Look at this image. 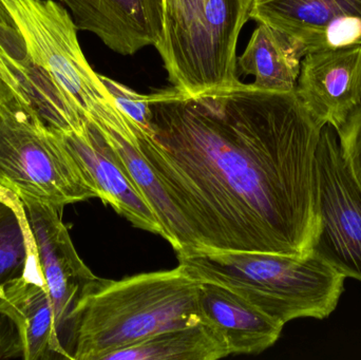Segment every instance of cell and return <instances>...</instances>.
Masks as SVG:
<instances>
[{
  "mask_svg": "<svg viewBox=\"0 0 361 360\" xmlns=\"http://www.w3.org/2000/svg\"><path fill=\"white\" fill-rule=\"evenodd\" d=\"M152 95L140 150L197 249L305 256L318 232L316 150L322 125L296 90L240 82L189 97Z\"/></svg>",
  "mask_w": 361,
  "mask_h": 360,
  "instance_id": "1",
  "label": "cell"
},
{
  "mask_svg": "<svg viewBox=\"0 0 361 360\" xmlns=\"http://www.w3.org/2000/svg\"><path fill=\"white\" fill-rule=\"evenodd\" d=\"M201 283L180 264L122 280L97 277L84 287L70 316L71 360H104L163 332L202 323Z\"/></svg>",
  "mask_w": 361,
  "mask_h": 360,
  "instance_id": "2",
  "label": "cell"
},
{
  "mask_svg": "<svg viewBox=\"0 0 361 360\" xmlns=\"http://www.w3.org/2000/svg\"><path fill=\"white\" fill-rule=\"evenodd\" d=\"M0 17L20 36L37 91L36 111L61 132L116 109L80 48L71 14L53 0H0Z\"/></svg>",
  "mask_w": 361,
  "mask_h": 360,
  "instance_id": "3",
  "label": "cell"
},
{
  "mask_svg": "<svg viewBox=\"0 0 361 360\" xmlns=\"http://www.w3.org/2000/svg\"><path fill=\"white\" fill-rule=\"evenodd\" d=\"M177 255L195 279L233 292L284 325L330 316L345 289V277L314 251L293 256L192 249Z\"/></svg>",
  "mask_w": 361,
  "mask_h": 360,
  "instance_id": "4",
  "label": "cell"
},
{
  "mask_svg": "<svg viewBox=\"0 0 361 360\" xmlns=\"http://www.w3.org/2000/svg\"><path fill=\"white\" fill-rule=\"evenodd\" d=\"M252 0H163V31L154 48L173 88L199 97L233 88L237 44Z\"/></svg>",
  "mask_w": 361,
  "mask_h": 360,
  "instance_id": "5",
  "label": "cell"
},
{
  "mask_svg": "<svg viewBox=\"0 0 361 360\" xmlns=\"http://www.w3.org/2000/svg\"><path fill=\"white\" fill-rule=\"evenodd\" d=\"M0 187L59 209L99 199L59 133L17 101L0 105Z\"/></svg>",
  "mask_w": 361,
  "mask_h": 360,
  "instance_id": "6",
  "label": "cell"
},
{
  "mask_svg": "<svg viewBox=\"0 0 361 360\" xmlns=\"http://www.w3.org/2000/svg\"><path fill=\"white\" fill-rule=\"evenodd\" d=\"M315 167L318 232L312 251L345 278L361 281V190L333 127L322 128Z\"/></svg>",
  "mask_w": 361,
  "mask_h": 360,
  "instance_id": "7",
  "label": "cell"
},
{
  "mask_svg": "<svg viewBox=\"0 0 361 360\" xmlns=\"http://www.w3.org/2000/svg\"><path fill=\"white\" fill-rule=\"evenodd\" d=\"M20 202L52 299L57 335L68 353L72 311L84 287L97 276L78 256L61 220L63 209L29 199H23Z\"/></svg>",
  "mask_w": 361,
  "mask_h": 360,
  "instance_id": "8",
  "label": "cell"
},
{
  "mask_svg": "<svg viewBox=\"0 0 361 360\" xmlns=\"http://www.w3.org/2000/svg\"><path fill=\"white\" fill-rule=\"evenodd\" d=\"M296 93L322 125L338 130L361 105V44L305 55Z\"/></svg>",
  "mask_w": 361,
  "mask_h": 360,
  "instance_id": "9",
  "label": "cell"
},
{
  "mask_svg": "<svg viewBox=\"0 0 361 360\" xmlns=\"http://www.w3.org/2000/svg\"><path fill=\"white\" fill-rule=\"evenodd\" d=\"M59 133L76 162L97 188L99 199L140 230L165 237L149 203L118 166L103 135L86 120L82 128Z\"/></svg>",
  "mask_w": 361,
  "mask_h": 360,
  "instance_id": "10",
  "label": "cell"
},
{
  "mask_svg": "<svg viewBox=\"0 0 361 360\" xmlns=\"http://www.w3.org/2000/svg\"><path fill=\"white\" fill-rule=\"evenodd\" d=\"M78 30L97 35L108 48L133 55L160 42L163 0H61Z\"/></svg>",
  "mask_w": 361,
  "mask_h": 360,
  "instance_id": "11",
  "label": "cell"
},
{
  "mask_svg": "<svg viewBox=\"0 0 361 360\" xmlns=\"http://www.w3.org/2000/svg\"><path fill=\"white\" fill-rule=\"evenodd\" d=\"M200 312L221 336L229 354H259L276 344L284 325L221 285L202 281Z\"/></svg>",
  "mask_w": 361,
  "mask_h": 360,
  "instance_id": "12",
  "label": "cell"
},
{
  "mask_svg": "<svg viewBox=\"0 0 361 360\" xmlns=\"http://www.w3.org/2000/svg\"><path fill=\"white\" fill-rule=\"evenodd\" d=\"M0 309L18 323L25 360L70 359L57 335L52 299L40 270L37 251L25 274L6 290Z\"/></svg>",
  "mask_w": 361,
  "mask_h": 360,
  "instance_id": "13",
  "label": "cell"
},
{
  "mask_svg": "<svg viewBox=\"0 0 361 360\" xmlns=\"http://www.w3.org/2000/svg\"><path fill=\"white\" fill-rule=\"evenodd\" d=\"M349 15H361V0H252L250 13L298 42L305 56L320 52L326 32Z\"/></svg>",
  "mask_w": 361,
  "mask_h": 360,
  "instance_id": "14",
  "label": "cell"
},
{
  "mask_svg": "<svg viewBox=\"0 0 361 360\" xmlns=\"http://www.w3.org/2000/svg\"><path fill=\"white\" fill-rule=\"evenodd\" d=\"M303 57L298 42L275 27L259 23L237 65L242 74L254 76V88L288 93L296 90Z\"/></svg>",
  "mask_w": 361,
  "mask_h": 360,
  "instance_id": "15",
  "label": "cell"
},
{
  "mask_svg": "<svg viewBox=\"0 0 361 360\" xmlns=\"http://www.w3.org/2000/svg\"><path fill=\"white\" fill-rule=\"evenodd\" d=\"M224 340L207 323L163 332L104 360H216L228 356Z\"/></svg>",
  "mask_w": 361,
  "mask_h": 360,
  "instance_id": "16",
  "label": "cell"
},
{
  "mask_svg": "<svg viewBox=\"0 0 361 360\" xmlns=\"http://www.w3.org/2000/svg\"><path fill=\"white\" fill-rule=\"evenodd\" d=\"M35 254L20 200L0 187V306L8 287L25 274Z\"/></svg>",
  "mask_w": 361,
  "mask_h": 360,
  "instance_id": "17",
  "label": "cell"
},
{
  "mask_svg": "<svg viewBox=\"0 0 361 360\" xmlns=\"http://www.w3.org/2000/svg\"><path fill=\"white\" fill-rule=\"evenodd\" d=\"M11 101L36 111L37 91L23 39L16 30L0 17V105Z\"/></svg>",
  "mask_w": 361,
  "mask_h": 360,
  "instance_id": "18",
  "label": "cell"
},
{
  "mask_svg": "<svg viewBox=\"0 0 361 360\" xmlns=\"http://www.w3.org/2000/svg\"><path fill=\"white\" fill-rule=\"evenodd\" d=\"M102 82L114 97V103L118 109L122 110L125 114L133 118L140 126L146 130H149L150 118H152V95L140 94L133 89L112 78L105 75H101Z\"/></svg>",
  "mask_w": 361,
  "mask_h": 360,
  "instance_id": "19",
  "label": "cell"
},
{
  "mask_svg": "<svg viewBox=\"0 0 361 360\" xmlns=\"http://www.w3.org/2000/svg\"><path fill=\"white\" fill-rule=\"evenodd\" d=\"M336 132L343 156L361 190V105Z\"/></svg>",
  "mask_w": 361,
  "mask_h": 360,
  "instance_id": "20",
  "label": "cell"
},
{
  "mask_svg": "<svg viewBox=\"0 0 361 360\" xmlns=\"http://www.w3.org/2000/svg\"><path fill=\"white\" fill-rule=\"evenodd\" d=\"M25 359V347L18 323L0 309V359Z\"/></svg>",
  "mask_w": 361,
  "mask_h": 360,
  "instance_id": "21",
  "label": "cell"
}]
</instances>
